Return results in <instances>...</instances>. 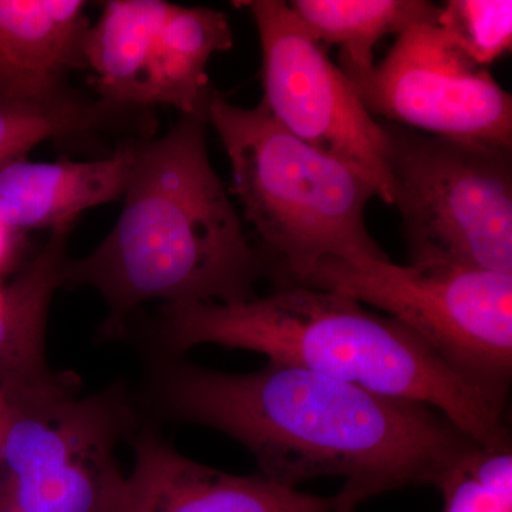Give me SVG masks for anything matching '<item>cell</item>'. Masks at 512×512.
Returning a JSON list of instances; mask_svg holds the SVG:
<instances>
[{
  "label": "cell",
  "instance_id": "6da1fadb",
  "mask_svg": "<svg viewBox=\"0 0 512 512\" xmlns=\"http://www.w3.org/2000/svg\"><path fill=\"white\" fill-rule=\"evenodd\" d=\"M157 399L168 416L237 440L275 483L343 477L342 490L359 503L410 485L436 487L477 446L427 404L274 360L242 375L173 360L161 367Z\"/></svg>",
  "mask_w": 512,
  "mask_h": 512
},
{
  "label": "cell",
  "instance_id": "7a4b0ae2",
  "mask_svg": "<svg viewBox=\"0 0 512 512\" xmlns=\"http://www.w3.org/2000/svg\"><path fill=\"white\" fill-rule=\"evenodd\" d=\"M207 114L180 116L160 138L134 141L119 220L99 247L67 259L62 286H90L109 316L103 339L126 332L141 303L247 302L268 275L208 156Z\"/></svg>",
  "mask_w": 512,
  "mask_h": 512
},
{
  "label": "cell",
  "instance_id": "3957f363",
  "mask_svg": "<svg viewBox=\"0 0 512 512\" xmlns=\"http://www.w3.org/2000/svg\"><path fill=\"white\" fill-rule=\"evenodd\" d=\"M160 335L173 353L205 343L252 350L367 392L427 404L480 446L511 447L503 410L399 320L343 293L288 286L231 305H164Z\"/></svg>",
  "mask_w": 512,
  "mask_h": 512
},
{
  "label": "cell",
  "instance_id": "277c9868",
  "mask_svg": "<svg viewBox=\"0 0 512 512\" xmlns=\"http://www.w3.org/2000/svg\"><path fill=\"white\" fill-rule=\"evenodd\" d=\"M207 119L276 288L325 259L390 261L366 227V205L377 192L363 175L292 136L262 101L244 109L214 92Z\"/></svg>",
  "mask_w": 512,
  "mask_h": 512
},
{
  "label": "cell",
  "instance_id": "5b68a950",
  "mask_svg": "<svg viewBox=\"0 0 512 512\" xmlns=\"http://www.w3.org/2000/svg\"><path fill=\"white\" fill-rule=\"evenodd\" d=\"M73 376L8 387L0 450V512H120L127 477L116 450L137 430L123 384L76 394Z\"/></svg>",
  "mask_w": 512,
  "mask_h": 512
},
{
  "label": "cell",
  "instance_id": "8992f818",
  "mask_svg": "<svg viewBox=\"0 0 512 512\" xmlns=\"http://www.w3.org/2000/svg\"><path fill=\"white\" fill-rule=\"evenodd\" d=\"M288 286L343 293L389 313L505 412L512 377V275L330 258Z\"/></svg>",
  "mask_w": 512,
  "mask_h": 512
},
{
  "label": "cell",
  "instance_id": "52a82bcc",
  "mask_svg": "<svg viewBox=\"0 0 512 512\" xmlns=\"http://www.w3.org/2000/svg\"><path fill=\"white\" fill-rule=\"evenodd\" d=\"M380 124L412 264L512 275V150Z\"/></svg>",
  "mask_w": 512,
  "mask_h": 512
},
{
  "label": "cell",
  "instance_id": "ba28073f",
  "mask_svg": "<svg viewBox=\"0 0 512 512\" xmlns=\"http://www.w3.org/2000/svg\"><path fill=\"white\" fill-rule=\"evenodd\" d=\"M234 46L228 16L165 0H110L84 37V64L99 99L123 106L174 107L180 116L207 114V66Z\"/></svg>",
  "mask_w": 512,
  "mask_h": 512
},
{
  "label": "cell",
  "instance_id": "9c48e42d",
  "mask_svg": "<svg viewBox=\"0 0 512 512\" xmlns=\"http://www.w3.org/2000/svg\"><path fill=\"white\" fill-rule=\"evenodd\" d=\"M262 47V103L292 136L335 158L372 183L393 205L389 141L380 121L359 100L348 77L330 60L288 2L242 0Z\"/></svg>",
  "mask_w": 512,
  "mask_h": 512
},
{
  "label": "cell",
  "instance_id": "30bf717a",
  "mask_svg": "<svg viewBox=\"0 0 512 512\" xmlns=\"http://www.w3.org/2000/svg\"><path fill=\"white\" fill-rule=\"evenodd\" d=\"M370 116L431 136L512 150V97L436 22L404 30L380 64L345 74Z\"/></svg>",
  "mask_w": 512,
  "mask_h": 512
},
{
  "label": "cell",
  "instance_id": "8fae6325",
  "mask_svg": "<svg viewBox=\"0 0 512 512\" xmlns=\"http://www.w3.org/2000/svg\"><path fill=\"white\" fill-rule=\"evenodd\" d=\"M136 453L120 512H332L335 497L305 494L261 473L235 476L183 456L151 429L130 437Z\"/></svg>",
  "mask_w": 512,
  "mask_h": 512
},
{
  "label": "cell",
  "instance_id": "7c38bea8",
  "mask_svg": "<svg viewBox=\"0 0 512 512\" xmlns=\"http://www.w3.org/2000/svg\"><path fill=\"white\" fill-rule=\"evenodd\" d=\"M134 141L101 160L33 163L16 158L0 167V222L25 234L73 225L82 212L126 194Z\"/></svg>",
  "mask_w": 512,
  "mask_h": 512
},
{
  "label": "cell",
  "instance_id": "4fadbf2b",
  "mask_svg": "<svg viewBox=\"0 0 512 512\" xmlns=\"http://www.w3.org/2000/svg\"><path fill=\"white\" fill-rule=\"evenodd\" d=\"M82 0H0V82L5 96L45 99L69 89L90 28Z\"/></svg>",
  "mask_w": 512,
  "mask_h": 512
},
{
  "label": "cell",
  "instance_id": "5bb4252c",
  "mask_svg": "<svg viewBox=\"0 0 512 512\" xmlns=\"http://www.w3.org/2000/svg\"><path fill=\"white\" fill-rule=\"evenodd\" d=\"M73 225L50 231L39 252L20 269L0 295V384L45 386L60 375L45 355L47 316L56 289L62 286L67 242Z\"/></svg>",
  "mask_w": 512,
  "mask_h": 512
},
{
  "label": "cell",
  "instance_id": "9a60e30c",
  "mask_svg": "<svg viewBox=\"0 0 512 512\" xmlns=\"http://www.w3.org/2000/svg\"><path fill=\"white\" fill-rule=\"evenodd\" d=\"M154 110L87 99L66 89L45 99L0 94V167L50 138L106 134L120 143L154 137Z\"/></svg>",
  "mask_w": 512,
  "mask_h": 512
},
{
  "label": "cell",
  "instance_id": "2e32d148",
  "mask_svg": "<svg viewBox=\"0 0 512 512\" xmlns=\"http://www.w3.org/2000/svg\"><path fill=\"white\" fill-rule=\"evenodd\" d=\"M289 6L319 43L340 46L345 74L372 69L382 37L436 22L440 13V6L424 0H295Z\"/></svg>",
  "mask_w": 512,
  "mask_h": 512
},
{
  "label": "cell",
  "instance_id": "e0dca14e",
  "mask_svg": "<svg viewBox=\"0 0 512 512\" xmlns=\"http://www.w3.org/2000/svg\"><path fill=\"white\" fill-rule=\"evenodd\" d=\"M443 512H512L511 447L474 446L437 481Z\"/></svg>",
  "mask_w": 512,
  "mask_h": 512
},
{
  "label": "cell",
  "instance_id": "ac0fdd59",
  "mask_svg": "<svg viewBox=\"0 0 512 512\" xmlns=\"http://www.w3.org/2000/svg\"><path fill=\"white\" fill-rule=\"evenodd\" d=\"M436 23L478 67L487 69L511 50V0H450L440 6Z\"/></svg>",
  "mask_w": 512,
  "mask_h": 512
},
{
  "label": "cell",
  "instance_id": "d6986e66",
  "mask_svg": "<svg viewBox=\"0 0 512 512\" xmlns=\"http://www.w3.org/2000/svg\"><path fill=\"white\" fill-rule=\"evenodd\" d=\"M23 234L0 222V276L8 274L19 262Z\"/></svg>",
  "mask_w": 512,
  "mask_h": 512
},
{
  "label": "cell",
  "instance_id": "ffe728a7",
  "mask_svg": "<svg viewBox=\"0 0 512 512\" xmlns=\"http://www.w3.org/2000/svg\"><path fill=\"white\" fill-rule=\"evenodd\" d=\"M10 419V394L6 386L0 384V450L5 440L6 430Z\"/></svg>",
  "mask_w": 512,
  "mask_h": 512
},
{
  "label": "cell",
  "instance_id": "44dd1931",
  "mask_svg": "<svg viewBox=\"0 0 512 512\" xmlns=\"http://www.w3.org/2000/svg\"><path fill=\"white\" fill-rule=\"evenodd\" d=\"M357 504L359 501L353 495L340 490V493L336 494V507L332 512H355Z\"/></svg>",
  "mask_w": 512,
  "mask_h": 512
},
{
  "label": "cell",
  "instance_id": "7402d4cb",
  "mask_svg": "<svg viewBox=\"0 0 512 512\" xmlns=\"http://www.w3.org/2000/svg\"><path fill=\"white\" fill-rule=\"evenodd\" d=\"M0 94H3V84L0 82Z\"/></svg>",
  "mask_w": 512,
  "mask_h": 512
},
{
  "label": "cell",
  "instance_id": "603a6c76",
  "mask_svg": "<svg viewBox=\"0 0 512 512\" xmlns=\"http://www.w3.org/2000/svg\"><path fill=\"white\" fill-rule=\"evenodd\" d=\"M3 286H0V295H2Z\"/></svg>",
  "mask_w": 512,
  "mask_h": 512
}]
</instances>
